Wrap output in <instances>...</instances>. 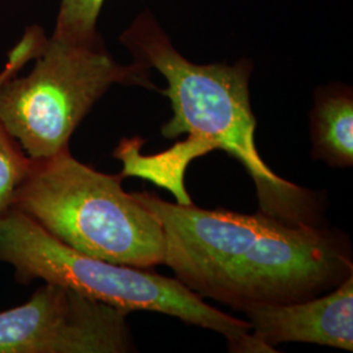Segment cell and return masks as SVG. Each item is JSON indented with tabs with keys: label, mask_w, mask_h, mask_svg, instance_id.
Masks as SVG:
<instances>
[{
	"label": "cell",
	"mask_w": 353,
	"mask_h": 353,
	"mask_svg": "<svg viewBox=\"0 0 353 353\" xmlns=\"http://www.w3.org/2000/svg\"><path fill=\"white\" fill-rule=\"evenodd\" d=\"M134 62L164 76L157 89L169 99L173 115L161 127L165 139L188 138L159 153H141L143 140L123 139L114 150L122 161L121 174L139 176L173 194L178 204H194L185 188L189 165L208 152H227L252 176L261 212L290 225L322 227L323 210L318 194L279 176L255 145L256 119L250 103V59L234 64H198L176 50L150 11L137 16L121 34Z\"/></svg>",
	"instance_id": "1"
},
{
	"label": "cell",
	"mask_w": 353,
	"mask_h": 353,
	"mask_svg": "<svg viewBox=\"0 0 353 353\" xmlns=\"http://www.w3.org/2000/svg\"><path fill=\"white\" fill-rule=\"evenodd\" d=\"M134 194L163 227L164 265L202 299L242 312L309 300L353 275L348 241L323 225H290L263 212L204 210Z\"/></svg>",
	"instance_id": "2"
},
{
	"label": "cell",
	"mask_w": 353,
	"mask_h": 353,
	"mask_svg": "<svg viewBox=\"0 0 353 353\" xmlns=\"http://www.w3.org/2000/svg\"><path fill=\"white\" fill-rule=\"evenodd\" d=\"M0 262L26 284L41 279L127 313L156 312L211 330L227 339L230 352H278L252 335L248 321L210 306L176 278L77 252L14 208L0 216Z\"/></svg>",
	"instance_id": "3"
},
{
	"label": "cell",
	"mask_w": 353,
	"mask_h": 353,
	"mask_svg": "<svg viewBox=\"0 0 353 353\" xmlns=\"http://www.w3.org/2000/svg\"><path fill=\"white\" fill-rule=\"evenodd\" d=\"M122 174H105L80 163L68 150L33 160L14 194L12 208L64 245L117 265H164V230Z\"/></svg>",
	"instance_id": "4"
},
{
	"label": "cell",
	"mask_w": 353,
	"mask_h": 353,
	"mask_svg": "<svg viewBox=\"0 0 353 353\" xmlns=\"http://www.w3.org/2000/svg\"><path fill=\"white\" fill-rule=\"evenodd\" d=\"M29 75L0 85V123L32 160L68 150L94 103L115 84L154 89L151 68L118 63L101 36L89 41L48 38Z\"/></svg>",
	"instance_id": "5"
},
{
	"label": "cell",
	"mask_w": 353,
	"mask_h": 353,
	"mask_svg": "<svg viewBox=\"0 0 353 353\" xmlns=\"http://www.w3.org/2000/svg\"><path fill=\"white\" fill-rule=\"evenodd\" d=\"M128 314L46 283L28 303L0 313V353L135 352Z\"/></svg>",
	"instance_id": "6"
},
{
	"label": "cell",
	"mask_w": 353,
	"mask_h": 353,
	"mask_svg": "<svg viewBox=\"0 0 353 353\" xmlns=\"http://www.w3.org/2000/svg\"><path fill=\"white\" fill-rule=\"evenodd\" d=\"M242 313L252 335L276 351L280 343H312L353 351V275L325 296L252 306Z\"/></svg>",
	"instance_id": "7"
},
{
	"label": "cell",
	"mask_w": 353,
	"mask_h": 353,
	"mask_svg": "<svg viewBox=\"0 0 353 353\" xmlns=\"http://www.w3.org/2000/svg\"><path fill=\"white\" fill-rule=\"evenodd\" d=\"M313 159L332 168L353 164V93L343 84L316 90L310 113Z\"/></svg>",
	"instance_id": "8"
},
{
	"label": "cell",
	"mask_w": 353,
	"mask_h": 353,
	"mask_svg": "<svg viewBox=\"0 0 353 353\" xmlns=\"http://www.w3.org/2000/svg\"><path fill=\"white\" fill-rule=\"evenodd\" d=\"M33 160L0 123V216L12 208L14 194L26 181Z\"/></svg>",
	"instance_id": "9"
},
{
	"label": "cell",
	"mask_w": 353,
	"mask_h": 353,
	"mask_svg": "<svg viewBox=\"0 0 353 353\" xmlns=\"http://www.w3.org/2000/svg\"><path fill=\"white\" fill-rule=\"evenodd\" d=\"M105 0H62L54 37L89 41L100 36L97 20Z\"/></svg>",
	"instance_id": "10"
},
{
	"label": "cell",
	"mask_w": 353,
	"mask_h": 353,
	"mask_svg": "<svg viewBox=\"0 0 353 353\" xmlns=\"http://www.w3.org/2000/svg\"><path fill=\"white\" fill-rule=\"evenodd\" d=\"M48 37L42 28L37 26L26 28L20 42L8 52V61L0 72V85L10 77L17 75L19 71L32 59H36L46 46Z\"/></svg>",
	"instance_id": "11"
}]
</instances>
